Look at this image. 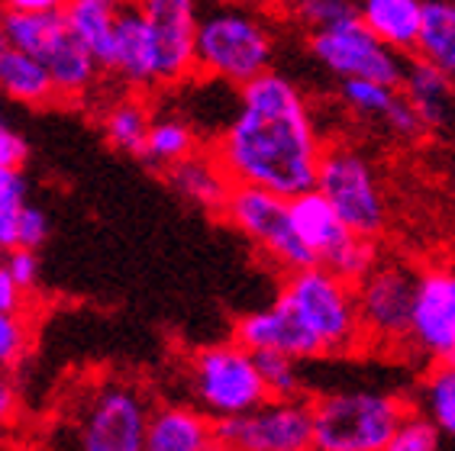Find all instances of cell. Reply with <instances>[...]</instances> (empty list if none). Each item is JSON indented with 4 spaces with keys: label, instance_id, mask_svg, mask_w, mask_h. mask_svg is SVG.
<instances>
[{
    "label": "cell",
    "instance_id": "4fadbf2b",
    "mask_svg": "<svg viewBox=\"0 0 455 451\" xmlns=\"http://www.w3.org/2000/svg\"><path fill=\"white\" fill-rule=\"evenodd\" d=\"M407 345L429 365L455 361V271H420Z\"/></svg>",
    "mask_w": 455,
    "mask_h": 451
},
{
    "label": "cell",
    "instance_id": "8992f818",
    "mask_svg": "<svg viewBox=\"0 0 455 451\" xmlns=\"http://www.w3.org/2000/svg\"><path fill=\"white\" fill-rule=\"evenodd\" d=\"M188 377H191V393L197 407L211 413L213 419L243 416L268 400V387L259 371L255 352L239 345L236 338L194 352Z\"/></svg>",
    "mask_w": 455,
    "mask_h": 451
},
{
    "label": "cell",
    "instance_id": "277c9868",
    "mask_svg": "<svg viewBox=\"0 0 455 451\" xmlns=\"http://www.w3.org/2000/svg\"><path fill=\"white\" fill-rule=\"evenodd\" d=\"M275 36L249 10H213L197 27V75L243 87L272 71Z\"/></svg>",
    "mask_w": 455,
    "mask_h": 451
},
{
    "label": "cell",
    "instance_id": "4316f807",
    "mask_svg": "<svg viewBox=\"0 0 455 451\" xmlns=\"http://www.w3.org/2000/svg\"><path fill=\"white\" fill-rule=\"evenodd\" d=\"M420 409L449 442H455V361L433 365V371L420 384Z\"/></svg>",
    "mask_w": 455,
    "mask_h": 451
},
{
    "label": "cell",
    "instance_id": "44dd1931",
    "mask_svg": "<svg viewBox=\"0 0 455 451\" xmlns=\"http://www.w3.org/2000/svg\"><path fill=\"white\" fill-rule=\"evenodd\" d=\"M359 20L403 55H417L427 23V0H359Z\"/></svg>",
    "mask_w": 455,
    "mask_h": 451
},
{
    "label": "cell",
    "instance_id": "83f0119b",
    "mask_svg": "<svg viewBox=\"0 0 455 451\" xmlns=\"http://www.w3.org/2000/svg\"><path fill=\"white\" fill-rule=\"evenodd\" d=\"M288 10L307 36L359 20V0H288Z\"/></svg>",
    "mask_w": 455,
    "mask_h": 451
},
{
    "label": "cell",
    "instance_id": "d590c367",
    "mask_svg": "<svg viewBox=\"0 0 455 451\" xmlns=\"http://www.w3.org/2000/svg\"><path fill=\"white\" fill-rule=\"evenodd\" d=\"M23 287L17 284V278L7 271V265L0 261V310L7 313H20V306H23Z\"/></svg>",
    "mask_w": 455,
    "mask_h": 451
},
{
    "label": "cell",
    "instance_id": "ffe728a7",
    "mask_svg": "<svg viewBox=\"0 0 455 451\" xmlns=\"http://www.w3.org/2000/svg\"><path fill=\"white\" fill-rule=\"evenodd\" d=\"M220 448L217 419L201 407H158L149 416L146 451H211Z\"/></svg>",
    "mask_w": 455,
    "mask_h": 451
},
{
    "label": "cell",
    "instance_id": "9c48e42d",
    "mask_svg": "<svg viewBox=\"0 0 455 451\" xmlns=\"http://www.w3.org/2000/svg\"><path fill=\"white\" fill-rule=\"evenodd\" d=\"M291 217L304 245L314 252L316 265L336 271L342 278L359 281L381 258L378 239H365L355 233L316 187L291 197Z\"/></svg>",
    "mask_w": 455,
    "mask_h": 451
},
{
    "label": "cell",
    "instance_id": "e0dca14e",
    "mask_svg": "<svg viewBox=\"0 0 455 451\" xmlns=\"http://www.w3.org/2000/svg\"><path fill=\"white\" fill-rule=\"evenodd\" d=\"M233 338L249 352H284L300 361L310 358H323L316 338L300 326V320L288 306L275 297V304L262 306V310L245 313L243 320L233 326Z\"/></svg>",
    "mask_w": 455,
    "mask_h": 451
},
{
    "label": "cell",
    "instance_id": "30bf717a",
    "mask_svg": "<svg viewBox=\"0 0 455 451\" xmlns=\"http://www.w3.org/2000/svg\"><path fill=\"white\" fill-rule=\"evenodd\" d=\"M220 448L307 451L314 448V400L268 397L243 416L217 419Z\"/></svg>",
    "mask_w": 455,
    "mask_h": 451
},
{
    "label": "cell",
    "instance_id": "7c38bea8",
    "mask_svg": "<svg viewBox=\"0 0 455 451\" xmlns=\"http://www.w3.org/2000/svg\"><path fill=\"white\" fill-rule=\"evenodd\" d=\"M310 55L320 68H326L336 81L346 78H368L401 84L407 59L403 52L391 49L385 39H378L362 20H349L342 27L323 29V33L307 36Z\"/></svg>",
    "mask_w": 455,
    "mask_h": 451
},
{
    "label": "cell",
    "instance_id": "1f68e13d",
    "mask_svg": "<svg viewBox=\"0 0 455 451\" xmlns=\"http://www.w3.org/2000/svg\"><path fill=\"white\" fill-rule=\"evenodd\" d=\"M27 203V178L20 168L0 165V219L17 217Z\"/></svg>",
    "mask_w": 455,
    "mask_h": 451
},
{
    "label": "cell",
    "instance_id": "d6986e66",
    "mask_svg": "<svg viewBox=\"0 0 455 451\" xmlns=\"http://www.w3.org/2000/svg\"><path fill=\"white\" fill-rule=\"evenodd\" d=\"M168 184L181 194L188 203L207 210V213H223L229 194L236 187V181L229 178V171L223 168V162L217 158V152H191L188 158H181L178 165L165 168Z\"/></svg>",
    "mask_w": 455,
    "mask_h": 451
},
{
    "label": "cell",
    "instance_id": "9a60e30c",
    "mask_svg": "<svg viewBox=\"0 0 455 451\" xmlns=\"http://www.w3.org/2000/svg\"><path fill=\"white\" fill-rule=\"evenodd\" d=\"M162 59V87H175L197 75V0H140Z\"/></svg>",
    "mask_w": 455,
    "mask_h": 451
},
{
    "label": "cell",
    "instance_id": "d6a6232c",
    "mask_svg": "<svg viewBox=\"0 0 455 451\" xmlns=\"http://www.w3.org/2000/svg\"><path fill=\"white\" fill-rule=\"evenodd\" d=\"M4 265H7V271L17 278V284L23 290H33L39 284V258H36V249L17 245V249L4 252Z\"/></svg>",
    "mask_w": 455,
    "mask_h": 451
},
{
    "label": "cell",
    "instance_id": "cb8c5ba5",
    "mask_svg": "<svg viewBox=\"0 0 455 451\" xmlns=\"http://www.w3.org/2000/svg\"><path fill=\"white\" fill-rule=\"evenodd\" d=\"M152 130V113L140 97H123L104 113V136L116 152L142 158Z\"/></svg>",
    "mask_w": 455,
    "mask_h": 451
},
{
    "label": "cell",
    "instance_id": "ba28073f",
    "mask_svg": "<svg viewBox=\"0 0 455 451\" xmlns=\"http://www.w3.org/2000/svg\"><path fill=\"white\" fill-rule=\"evenodd\" d=\"M417 278H420V271H413L411 265H403L397 258H378L355 281V300H359L365 345H407L413 300H417Z\"/></svg>",
    "mask_w": 455,
    "mask_h": 451
},
{
    "label": "cell",
    "instance_id": "52a82bcc",
    "mask_svg": "<svg viewBox=\"0 0 455 451\" xmlns=\"http://www.w3.org/2000/svg\"><path fill=\"white\" fill-rule=\"evenodd\" d=\"M223 217L236 226L239 233L272 265H278L284 274L307 268V265H316L314 252L304 245L298 226H294L291 197H284V194L236 184L227 200V207H223Z\"/></svg>",
    "mask_w": 455,
    "mask_h": 451
},
{
    "label": "cell",
    "instance_id": "484cf974",
    "mask_svg": "<svg viewBox=\"0 0 455 451\" xmlns=\"http://www.w3.org/2000/svg\"><path fill=\"white\" fill-rule=\"evenodd\" d=\"M417 55L436 61L455 78V4L452 0H427V23L420 33Z\"/></svg>",
    "mask_w": 455,
    "mask_h": 451
},
{
    "label": "cell",
    "instance_id": "8d00e7d4",
    "mask_svg": "<svg viewBox=\"0 0 455 451\" xmlns=\"http://www.w3.org/2000/svg\"><path fill=\"white\" fill-rule=\"evenodd\" d=\"M17 387L10 384V377L4 371H0V432L7 429V425H13V419H17Z\"/></svg>",
    "mask_w": 455,
    "mask_h": 451
},
{
    "label": "cell",
    "instance_id": "4dcf8cb0",
    "mask_svg": "<svg viewBox=\"0 0 455 451\" xmlns=\"http://www.w3.org/2000/svg\"><path fill=\"white\" fill-rule=\"evenodd\" d=\"M27 352V329L17 313L0 310V371H10Z\"/></svg>",
    "mask_w": 455,
    "mask_h": 451
},
{
    "label": "cell",
    "instance_id": "6da1fadb",
    "mask_svg": "<svg viewBox=\"0 0 455 451\" xmlns=\"http://www.w3.org/2000/svg\"><path fill=\"white\" fill-rule=\"evenodd\" d=\"M213 152L236 184L298 197L316 187L326 142L304 91L272 68L236 91Z\"/></svg>",
    "mask_w": 455,
    "mask_h": 451
},
{
    "label": "cell",
    "instance_id": "3957f363",
    "mask_svg": "<svg viewBox=\"0 0 455 451\" xmlns=\"http://www.w3.org/2000/svg\"><path fill=\"white\" fill-rule=\"evenodd\" d=\"M411 403L387 391H333L314 400V448L387 451Z\"/></svg>",
    "mask_w": 455,
    "mask_h": 451
},
{
    "label": "cell",
    "instance_id": "f546056e",
    "mask_svg": "<svg viewBox=\"0 0 455 451\" xmlns=\"http://www.w3.org/2000/svg\"><path fill=\"white\" fill-rule=\"evenodd\" d=\"M446 435L439 432V425L423 413V409H411L403 423L397 425L395 439L387 445V451H436Z\"/></svg>",
    "mask_w": 455,
    "mask_h": 451
},
{
    "label": "cell",
    "instance_id": "8fae6325",
    "mask_svg": "<svg viewBox=\"0 0 455 451\" xmlns=\"http://www.w3.org/2000/svg\"><path fill=\"white\" fill-rule=\"evenodd\" d=\"M152 409L130 384H104L88 397L75 423V448L81 451H142Z\"/></svg>",
    "mask_w": 455,
    "mask_h": 451
},
{
    "label": "cell",
    "instance_id": "74e56055",
    "mask_svg": "<svg viewBox=\"0 0 455 451\" xmlns=\"http://www.w3.org/2000/svg\"><path fill=\"white\" fill-rule=\"evenodd\" d=\"M7 7L17 10H61L65 0H7Z\"/></svg>",
    "mask_w": 455,
    "mask_h": 451
},
{
    "label": "cell",
    "instance_id": "836d02e7",
    "mask_svg": "<svg viewBox=\"0 0 455 451\" xmlns=\"http://www.w3.org/2000/svg\"><path fill=\"white\" fill-rule=\"evenodd\" d=\"M17 233H20V245H27V249H39V245L49 239V219H45V213L39 207L23 203L20 219H17Z\"/></svg>",
    "mask_w": 455,
    "mask_h": 451
},
{
    "label": "cell",
    "instance_id": "ac0fdd59",
    "mask_svg": "<svg viewBox=\"0 0 455 451\" xmlns=\"http://www.w3.org/2000/svg\"><path fill=\"white\" fill-rule=\"evenodd\" d=\"M401 91L413 104L427 132L455 130V78L449 71L439 68L436 61L423 59V55L407 61Z\"/></svg>",
    "mask_w": 455,
    "mask_h": 451
},
{
    "label": "cell",
    "instance_id": "2e32d148",
    "mask_svg": "<svg viewBox=\"0 0 455 451\" xmlns=\"http://www.w3.org/2000/svg\"><path fill=\"white\" fill-rule=\"evenodd\" d=\"M339 97L342 104L349 107V113L371 120L378 126H385L387 136L395 139H420L427 136V126L417 116L413 104L401 91V84H385V81H368V78H346L339 81Z\"/></svg>",
    "mask_w": 455,
    "mask_h": 451
},
{
    "label": "cell",
    "instance_id": "f35d334b",
    "mask_svg": "<svg viewBox=\"0 0 455 451\" xmlns=\"http://www.w3.org/2000/svg\"><path fill=\"white\" fill-rule=\"evenodd\" d=\"M0 126H4V123H0Z\"/></svg>",
    "mask_w": 455,
    "mask_h": 451
},
{
    "label": "cell",
    "instance_id": "5b68a950",
    "mask_svg": "<svg viewBox=\"0 0 455 451\" xmlns=\"http://www.w3.org/2000/svg\"><path fill=\"white\" fill-rule=\"evenodd\" d=\"M316 191L336 207L346 223L365 239H381L391 223L385 178L378 171L375 158L365 148L352 142H333L326 146Z\"/></svg>",
    "mask_w": 455,
    "mask_h": 451
},
{
    "label": "cell",
    "instance_id": "603a6c76",
    "mask_svg": "<svg viewBox=\"0 0 455 451\" xmlns=\"http://www.w3.org/2000/svg\"><path fill=\"white\" fill-rule=\"evenodd\" d=\"M123 4L126 0H65V7H61L68 29L88 45L97 61H104L107 49H110Z\"/></svg>",
    "mask_w": 455,
    "mask_h": 451
},
{
    "label": "cell",
    "instance_id": "f1b7e54d",
    "mask_svg": "<svg viewBox=\"0 0 455 451\" xmlns=\"http://www.w3.org/2000/svg\"><path fill=\"white\" fill-rule=\"evenodd\" d=\"M259 371L265 377L268 397L294 400L304 397V374H300V358L284 355V352H255Z\"/></svg>",
    "mask_w": 455,
    "mask_h": 451
},
{
    "label": "cell",
    "instance_id": "5bb4252c",
    "mask_svg": "<svg viewBox=\"0 0 455 451\" xmlns=\"http://www.w3.org/2000/svg\"><path fill=\"white\" fill-rule=\"evenodd\" d=\"M104 75H114L130 91H152L162 87V59L149 20L142 13L140 0H126L116 17L114 39L100 61Z\"/></svg>",
    "mask_w": 455,
    "mask_h": 451
},
{
    "label": "cell",
    "instance_id": "7402d4cb",
    "mask_svg": "<svg viewBox=\"0 0 455 451\" xmlns=\"http://www.w3.org/2000/svg\"><path fill=\"white\" fill-rule=\"evenodd\" d=\"M0 94L27 107H45L59 100L45 61L10 43L0 45Z\"/></svg>",
    "mask_w": 455,
    "mask_h": 451
},
{
    "label": "cell",
    "instance_id": "d4e9b609",
    "mask_svg": "<svg viewBox=\"0 0 455 451\" xmlns=\"http://www.w3.org/2000/svg\"><path fill=\"white\" fill-rule=\"evenodd\" d=\"M197 148H201V142H197V130L191 123L181 116H158V120H152L142 162H149L156 168H172Z\"/></svg>",
    "mask_w": 455,
    "mask_h": 451
},
{
    "label": "cell",
    "instance_id": "e575fe53",
    "mask_svg": "<svg viewBox=\"0 0 455 451\" xmlns=\"http://www.w3.org/2000/svg\"><path fill=\"white\" fill-rule=\"evenodd\" d=\"M29 158V146L27 139L20 136V132L7 130V126H0V165H10V168H23Z\"/></svg>",
    "mask_w": 455,
    "mask_h": 451
},
{
    "label": "cell",
    "instance_id": "7a4b0ae2",
    "mask_svg": "<svg viewBox=\"0 0 455 451\" xmlns=\"http://www.w3.org/2000/svg\"><path fill=\"white\" fill-rule=\"evenodd\" d=\"M278 300L316 338L323 358L352 355L355 348L365 345L355 281L342 278L323 265H307V268L288 271Z\"/></svg>",
    "mask_w": 455,
    "mask_h": 451
}]
</instances>
